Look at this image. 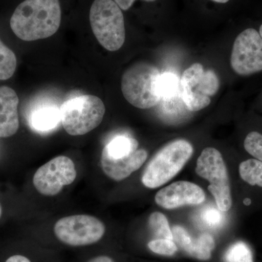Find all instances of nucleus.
Masks as SVG:
<instances>
[{
    "label": "nucleus",
    "mask_w": 262,
    "mask_h": 262,
    "mask_svg": "<svg viewBox=\"0 0 262 262\" xmlns=\"http://www.w3.org/2000/svg\"><path fill=\"white\" fill-rule=\"evenodd\" d=\"M61 22L59 0H25L15 10L10 24L19 39L35 41L53 36Z\"/></svg>",
    "instance_id": "nucleus-1"
},
{
    "label": "nucleus",
    "mask_w": 262,
    "mask_h": 262,
    "mask_svg": "<svg viewBox=\"0 0 262 262\" xmlns=\"http://www.w3.org/2000/svg\"><path fill=\"white\" fill-rule=\"evenodd\" d=\"M160 75L159 70L151 63L140 62L131 66L122 77L124 97L136 108L154 107L161 101Z\"/></svg>",
    "instance_id": "nucleus-2"
},
{
    "label": "nucleus",
    "mask_w": 262,
    "mask_h": 262,
    "mask_svg": "<svg viewBox=\"0 0 262 262\" xmlns=\"http://www.w3.org/2000/svg\"><path fill=\"white\" fill-rule=\"evenodd\" d=\"M192 154V146L187 141L179 139L169 143L148 164L141 182L149 189L161 187L181 171Z\"/></svg>",
    "instance_id": "nucleus-3"
},
{
    "label": "nucleus",
    "mask_w": 262,
    "mask_h": 262,
    "mask_svg": "<svg viewBox=\"0 0 262 262\" xmlns=\"http://www.w3.org/2000/svg\"><path fill=\"white\" fill-rule=\"evenodd\" d=\"M90 23L95 37L105 49L117 51L123 46V14L114 0H95L90 10Z\"/></svg>",
    "instance_id": "nucleus-4"
},
{
    "label": "nucleus",
    "mask_w": 262,
    "mask_h": 262,
    "mask_svg": "<svg viewBox=\"0 0 262 262\" xmlns=\"http://www.w3.org/2000/svg\"><path fill=\"white\" fill-rule=\"evenodd\" d=\"M104 115L102 100L93 95L70 98L61 106V123L71 136L89 134L101 123Z\"/></svg>",
    "instance_id": "nucleus-5"
},
{
    "label": "nucleus",
    "mask_w": 262,
    "mask_h": 262,
    "mask_svg": "<svg viewBox=\"0 0 262 262\" xmlns=\"http://www.w3.org/2000/svg\"><path fill=\"white\" fill-rule=\"evenodd\" d=\"M220 87L218 76L213 70H205L195 63L183 72L180 80V96L189 111L203 110L211 102Z\"/></svg>",
    "instance_id": "nucleus-6"
},
{
    "label": "nucleus",
    "mask_w": 262,
    "mask_h": 262,
    "mask_svg": "<svg viewBox=\"0 0 262 262\" xmlns=\"http://www.w3.org/2000/svg\"><path fill=\"white\" fill-rule=\"evenodd\" d=\"M196 173L210 183L208 190L214 196L216 206L222 211L232 207V200L228 172L222 155L214 148H206L196 161Z\"/></svg>",
    "instance_id": "nucleus-7"
},
{
    "label": "nucleus",
    "mask_w": 262,
    "mask_h": 262,
    "mask_svg": "<svg viewBox=\"0 0 262 262\" xmlns=\"http://www.w3.org/2000/svg\"><path fill=\"white\" fill-rule=\"evenodd\" d=\"M106 232L103 222L90 215L63 217L54 226V233L61 243L70 246L96 244Z\"/></svg>",
    "instance_id": "nucleus-8"
},
{
    "label": "nucleus",
    "mask_w": 262,
    "mask_h": 262,
    "mask_svg": "<svg viewBox=\"0 0 262 262\" xmlns=\"http://www.w3.org/2000/svg\"><path fill=\"white\" fill-rule=\"evenodd\" d=\"M77 177L74 162L67 156L53 158L38 169L33 177L37 192L45 196L58 194L64 186L75 182Z\"/></svg>",
    "instance_id": "nucleus-9"
},
{
    "label": "nucleus",
    "mask_w": 262,
    "mask_h": 262,
    "mask_svg": "<svg viewBox=\"0 0 262 262\" xmlns=\"http://www.w3.org/2000/svg\"><path fill=\"white\" fill-rule=\"evenodd\" d=\"M230 62L232 70L239 75L262 71V38L256 29H246L236 37Z\"/></svg>",
    "instance_id": "nucleus-10"
},
{
    "label": "nucleus",
    "mask_w": 262,
    "mask_h": 262,
    "mask_svg": "<svg viewBox=\"0 0 262 262\" xmlns=\"http://www.w3.org/2000/svg\"><path fill=\"white\" fill-rule=\"evenodd\" d=\"M206 200L204 191L189 182H174L160 189L155 195V202L165 209H174L184 206H196Z\"/></svg>",
    "instance_id": "nucleus-11"
},
{
    "label": "nucleus",
    "mask_w": 262,
    "mask_h": 262,
    "mask_svg": "<svg viewBox=\"0 0 262 262\" xmlns=\"http://www.w3.org/2000/svg\"><path fill=\"white\" fill-rule=\"evenodd\" d=\"M171 230L174 242L188 255L202 261L211 257L215 242L209 234H203L198 238H194L182 226H174Z\"/></svg>",
    "instance_id": "nucleus-12"
},
{
    "label": "nucleus",
    "mask_w": 262,
    "mask_h": 262,
    "mask_svg": "<svg viewBox=\"0 0 262 262\" xmlns=\"http://www.w3.org/2000/svg\"><path fill=\"white\" fill-rule=\"evenodd\" d=\"M147 151L145 149H137L120 159H112L101 155V167L105 174L113 180L120 182L130 177L142 166L147 158Z\"/></svg>",
    "instance_id": "nucleus-13"
},
{
    "label": "nucleus",
    "mask_w": 262,
    "mask_h": 262,
    "mask_svg": "<svg viewBox=\"0 0 262 262\" xmlns=\"http://www.w3.org/2000/svg\"><path fill=\"white\" fill-rule=\"evenodd\" d=\"M19 98L14 90L0 87V138L15 135L19 128Z\"/></svg>",
    "instance_id": "nucleus-14"
},
{
    "label": "nucleus",
    "mask_w": 262,
    "mask_h": 262,
    "mask_svg": "<svg viewBox=\"0 0 262 262\" xmlns=\"http://www.w3.org/2000/svg\"><path fill=\"white\" fill-rule=\"evenodd\" d=\"M29 125L38 132H48L56 128L61 122V107L55 104H42L33 110Z\"/></svg>",
    "instance_id": "nucleus-15"
},
{
    "label": "nucleus",
    "mask_w": 262,
    "mask_h": 262,
    "mask_svg": "<svg viewBox=\"0 0 262 262\" xmlns=\"http://www.w3.org/2000/svg\"><path fill=\"white\" fill-rule=\"evenodd\" d=\"M139 143L134 138L119 135L113 138L103 148L102 155L112 159H120L136 151Z\"/></svg>",
    "instance_id": "nucleus-16"
},
{
    "label": "nucleus",
    "mask_w": 262,
    "mask_h": 262,
    "mask_svg": "<svg viewBox=\"0 0 262 262\" xmlns=\"http://www.w3.org/2000/svg\"><path fill=\"white\" fill-rule=\"evenodd\" d=\"M160 94L161 101L165 108H168L177 103L180 96V80L175 74L165 72L160 75Z\"/></svg>",
    "instance_id": "nucleus-17"
},
{
    "label": "nucleus",
    "mask_w": 262,
    "mask_h": 262,
    "mask_svg": "<svg viewBox=\"0 0 262 262\" xmlns=\"http://www.w3.org/2000/svg\"><path fill=\"white\" fill-rule=\"evenodd\" d=\"M239 173L241 178L250 185L262 187V162L249 159L241 163Z\"/></svg>",
    "instance_id": "nucleus-18"
},
{
    "label": "nucleus",
    "mask_w": 262,
    "mask_h": 262,
    "mask_svg": "<svg viewBox=\"0 0 262 262\" xmlns=\"http://www.w3.org/2000/svg\"><path fill=\"white\" fill-rule=\"evenodd\" d=\"M17 59L13 51L0 39V80H6L14 75Z\"/></svg>",
    "instance_id": "nucleus-19"
},
{
    "label": "nucleus",
    "mask_w": 262,
    "mask_h": 262,
    "mask_svg": "<svg viewBox=\"0 0 262 262\" xmlns=\"http://www.w3.org/2000/svg\"><path fill=\"white\" fill-rule=\"evenodd\" d=\"M150 229L157 239H168L173 241V233L165 215L160 212H155L149 219Z\"/></svg>",
    "instance_id": "nucleus-20"
},
{
    "label": "nucleus",
    "mask_w": 262,
    "mask_h": 262,
    "mask_svg": "<svg viewBox=\"0 0 262 262\" xmlns=\"http://www.w3.org/2000/svg\"><path fill=\"white\" fill-rule=\"evenodd\" d=\"M224 260L225 262H253L251 248L242 241H238L229 247Z\"/></svg>",
    "instance_id": "nucleus-21"
},
{
    "label": "nucleus",
    "mask_w": 262,
    "mask_h": 262,
    "mask_svg": "<svg viewBox=\"0 0 262 262\" xmlns=\"http://www.w3.org/2000/svg\"><path fill=\"white\" fill-rule=\"evenodd\" d=\"M245 149L248 154L262 162V135L253 131L249 133L244 141Z\"/></svg>",
    "instance_id": "nucleus-22"
},
{
    "label": "nucleus",
    "mask_w": 262,
    "mask_h": 262,
    "mask_svg": "<svg viewBox=\"0 0 262 262\" xmlns=\"http://www.w3.org/2000/svg\"><path fill=\"white\" fill-rule=\"evenodd\" d=\"M148 247L152 252L164 256H173L178 250L175 242L168 239H153L148 244Z\"/></svg>",
    "instance_id": "nucleus-23"
},
{
    "label": "nucleus",
    "mask_w": 262,
    "mask_h": 262,
    "mask_svg": "<svg viewBox=\"0 0 262 262\" xmlns=\"http://www.w3.org/2000/svg\"><path fill=\"white\" fill-rule=\"evenodd\" d=\"M201 218L205 225L211 228L220 227L223 222L222 211L215 208H208L205 209L202 213Z\"/></svg>",
    "instance_id": "nucleus-24"
},
{
    "label": "nucleus",
    "mask_w": 262,
    "mask_h": 262,
    "mask_svg": "<svg viewBox=\"0 0 262 262\" xmlns=\"http://www.w3.org/2000/svg\"><path fill=\"white\" fill-rule=\"evenodd\" d=\"M116 4L120 7V9L122 10H127L130 9L131 6L135 3L136 0H114ZM143 1L151 3V2L156 1V0H143Z\"/></svg>",
    "instance_id": "nucleus-25"
},
{
    "label": "nucleus",
    "mask_w": 262,
    "mask_h": 262,
    "mask_svg": "<svg viewBox=\"0 0 262 262\" xmlns=\"http://www.w3.org/2000/svg\"><path fill=\"white\" fill-rule=\"evenodd\" d=\"M5 262H32L28 258L22 255H13L10 256Z\"/></svg>",
    "instance_id": "nucleus-26"
},
{
    "label": "nucleus",
    "mask_w": 262,
    "mask_h": 262,
    "mask_svg": "<svg viewBox=\"0 0 262 262\" xmlns=\"http://www.w3.org/2000/svg\"><path fill=\"white\" fill-rule=\"evenodd\" d=\"M88 262H115L113 258L107 256H98L91 258Z\"/></svg>",
    "instance_id": "nucleus-27"
},
{
    "label": "nucleus",
    "mask_w": 262,
    "mask_h": 262,
    "mask_svg": "<svg viewBox=\"0 0 262 262\" xmlns=\"http://www.w3.org/2000/svg\"><path fill=\"white\" fill-rule=\"evenodd\" d=\"M212 1L215 2V3H222V4H224V3H228L229 0H212Z\"/></svg>",
    "instance_id": "nucleus-28"
},
{
    "label": "nucleus",
    "mask_w": 262,
    "mask_h": 262,
    "mask_svg": "<svg viewBox=\"0 0 262 262\" xmlns=\"http://www.w3.org/2000/svg\"><path fill=\"white\" fill-rule=\"evenodd\" d=\"M244 203H245V205H249L250 203H251V201H250L249 199H246L244 201Z\"/></svg>",
    "instance_id": "nucleus-29"
},
{
    "label": "nucleus",
    "mask_w": 262,
    "mask_h": 262,
    "mask_svg": "<svg viewBox=\"0 0 262 262\" xmlns=\"http://www.w3.org/2000/svg\"><path fill=\"white\" fill-rule=\"evenodd\" d=\"M258 33H259L260 36H261L262 38V25L261 26V27H260L259 32Z\"/></svg>",
    "instance_id": "nucleus-30"
},
{
    "label": "nucleus",
    "mask_w": 262,
    "mask_h": 262,
    "mask_svg": "<svg viewBox=\"0 0 262 262\" xmlns=\"http://www.w3.org/2000/svg\"><path fill=\"white\" fill-rule=\"evenodd\" d=\"M2 214V209H1V206H0V216H1Z\"/></svg>",
    "instance_id": "nucleus-31"
}]
</instances>
